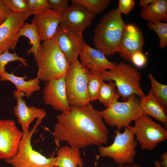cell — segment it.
Instances as JSON below:
<instances>
[{
	"label": "cell",
	"instance_id": "obj_20",
	"mask_svg": "<svg viewBox=\"0 0 167 167\" xmlns=\"http://www.w3.org/2000/svg\"><path fill=\"white\" fill-rule=\"evenodd\" d=\"M54 166L83 167V162L80 156L79 149L66 145L59 148Z\"/></svg>",
	"mask_w": 167,
	"mask_h": 167
},
{
	"label": "cell",
	"instance_id": "obj_1",
	"mask_svg": "<svg viewBox=\"0 0 167 167\" xmlns=\"http://www.w3.org/2000/svg\"><path fill=\"white\" fill-rule=\"evenodd\" d=\"M53 134L58 148L60 141L79 149L91 145L106 143L109 132L103 121L101 111L90 104L81 107L71 106L57 117Z\"/></svg>",
	"mask_w": 167,
	"mask_h": 167
},
{
	"label": "cell",
	"instance_id": "obj_13",
	"mask_svg": "<svg viewBox=\"0 0 167 167\" xmlns=\"http://www.w3.org/2000/svg\"><path fill=\"white\" fill-rule=\"evenodd\" d=\"M144 45L143 34L141 28L134 23L125 24L118 51L120 56L126 62L131 61L133 54L142 52Z\"/></svg>",
	"mask_w": 167,
	"mask_h": 167
},
{
	"label": "cell",
	"instance_id": "obj_12",
	"mask_svg": "<svg viewBox=\"0 0 167 167\" xmlns=\"http://www.w3.org/2000/svg\"><path fill=\"white\" fill-rule=\"evenodd\" d=\"M32 15L31 12L15 13L11 12L6 21L0 25V54L13 49L19 29Z\"/></svg>",
	"mask_w": 167,
	"mask_h": 167
},
{
	"label": "cell",
	"instance_id": "obj_10",
	"mask_svg": "<svg viewBox=\"0 0 167 167\" xmlns=\"http://www.w3.org/2000/svg\"><path fill=\"white\" fill-rule=\"evenodd\" d=\"M53 38L70 63L77 59L86 43L82 32L61 24Z\"/></svg>",
	"mask_w": 167,
	"mask_h": 167
},
{
	"label": "cell",
	"instance_id": "obj_23",
	"mask_svg": "<svg viewBox=\"0 0 167 167\" xmlns=\"http://www.w3.org/2000/svg\"><path fill=\"white\" fill-rule=\"evenodd\" d=\"M21 36H25L29 40V44L31 45L28 49L26 53L28 55L33 54L35 58L39 49L41 41L36 25L31 23L26 22L19 29L17 35L15 43V46L19 38Z\"/></svg>",
	"mask_w": 167,
	"mask_h": 167
},
{
	"label": "cell",
	"instance_id": "obj_7",
	"mask_svg": "<svg viewBox=\"0 0 167 167\" xmlns=\"http://www.w3.org/2000/svg\"><path fill=\"white\" fill-rule=\"evenodd\" d=\"M124 128L122 133L118 129L115 130L116 136L111 145L107 147L99 146L100 154L96 156V160L100 157H108L118 165L132 164L137 154L136 148L138 143L131 126Z\"/></svg>",
	"mask_w": 167,
	"mask_h": 167
},
{
	"label": "cell",
	"instance_id": "obj_34",
	"mask_svg": "<svg viewBox=\"0 0 167 167\" xmlns=\"http://www.w3.org/2000/svg\"><path fill=\"white\" fill-rule=\"evenodd\" d=\"M135 5L134 0H119L118 8L121 14H126L131 12Z\"/></svg>",
	"mask_w": 167,
	"mask_h": 167
},
{
	"label": "cell",
	"instance_id": "obj_30",
	"mask_svg": "<svg viewBox=\"0 0 167 167\" xmlns=\"http://www.w3.org/2000/svg\"><path fill=\"white\" fill-rule=\"evenodd\" d=\"M30 11L35 15L49 8L48 0H25Z\"/></svg>",
	"mask_w": 167,
	"mask_h": 167
},
{
	"label": "cell",
	"instance_id": "obj_29",
	"mask_svg": "<svg viewBox=\"0 0 167 167\" xmlns=\"http://www.w3.org/2000/svg\"><path fill=\"white\" fill-rule=\"evenodd\" d=\"M19 61L25 67L28 66L27 60L19 56L15 53H11L7 50L0 54V75L5 71V66L11 62Z\"/></svg>",
	"mask_w": 167,
	"mask_h": 167
},
{
	"label": "cell",
	"instance_id": "obj_5",
	"mask_svg": "<svg viewBox=\"0 0 167 167\" xmlns=\"http://www.w3.org/2000/svg\"><path fill=\"white\" fill-rule=\"evenodd\" d=\"M42 121L37 119L30 131L29 129L23 132L22 137L18 146L15 156L4 161L13 167H54L56 161L54 156L55 152L50 157L47 158L34 150L31 139L33 134L37 132V128Z\"/></svg>",
	"mask_w": 167,
	"mask_h": 167
},
{
	"label": "cell",
	"instance_id": "obj_32",
	"mask_svg": "<svg viewBox=\"0 0 167 167\" xmlns=\"http://www.w3.org/2000/svg\"><path fill=\"white\" fill-rule=\"evenodd\" d=\"M50 9L62 13L69 7L68 0H48Z\"/></svg>",
	"mask_w": 167,
	"mask_h": 167
},
{
	"label": "cell",
	"instance_id": "obj_36",
	"mask_svg": "<svg viewBox=\"0 0 167 167\" xmlns=\"http://www.w3.org/2000/svg\"><path fill=\"white\" fill-rule=\"evenodd\" d=\"M161 157L162 160L160 161V164L162 167H167V152L163 153L161 155Z\"/></svg>",
	"mask_w": 167,
	"mask_h": 167
},
{
	"label": "cell",
	"instance_id": "obj_2",
	"mask_svg": "<svg viewBox=\"0 0 167 167\" xmlns=\"http://www.w3.org/2000/svg\"><path fill=\"white\" fill-rule=\"evenodd\" d=\"M34 58L38 68L36 77L45 83L65 75L70 64L54 38L40 44Z\"/></svg>",
	"mask_w": 167,
	"mask_h": 167
},
{
	"label": "cell",
	"instance_id": "obj_16",
	"mask_svg": "<svg viewBox=\"0 0 167 167\" xmlns=\"http://www.w3.org/2000/svg\"><path fill=\"white\" fill-rule=\"evenodd\" d=\"M79 56L80 63L90 74L113 69L117 64L109 60L101 52L86 42Z\"/></svg>",
	"mask_w": 167,
	"mask_h": 167
},
{
	"label": "cell",
	"instance_id": "obj_39",
	"mask_svg": "<svg viewBox=\"0 0 167 167\" xmlns=\"http://www.w3.org/2000/svg\"><path fill=\"white\" fill-rule=\"evenodd\" d=\"M154 163L155 167H162L160 164V161H155Z\"/></svg>",
	"mask_w": 167,
	"mask_h": 167
},
{
	"label": "cell",
	"instance_id": "obj_40",
	"mask_svg": "<svg viewBox=\"0 0 167 167\" xmlns=\"http://www.w3.org/2000/svg\"><path fill=\"white\" fill-rule=\"evenodd\" d=\"M54 167H58V166H54Z\"/></svg>",
	"mask_w": 167,
	"mask_h": 167
},
{
	"label": "cell",
	"instance_id": "obj_26",
	"mask_svg": "<svg viewBox=\"0 0 167 167\" xmlns=\"http://www.w3.org/2000/svg\"><path fill=\"white\" fill-rule=\"evenodd\" d=\"M104 81L100 72L90 74L87 85V94L90 102L97 99L101 84Z\"/></svg>",
	"mask_w": 167,
	"mask_h": 167
},
{
	"label": "cell",
	"instance_id": "obj_8",
	"mask_svg": "<svg viewBox=\"0 0 167 167\" xmlns=\"http://www.w3.org/2000/svg\"><path fill=\"white\" fill-rule=\"evenodd\" d=\"M101 113L107 124L120 130L130 126L131 122L142 114L140 100L133 94L124 102H113Z\"/></svg>",
	"mask_w": 167,
	"mask_h": 167
},
{
	"label": "cell",
	"instance_id": "obj_15",
	"mask_svg": "<svg viewBox=\"0 0 167 167\" xmlns=\"http://www.w3.org/2000/svg\"><path fill=\"white\" fill-rule=\"evenodd\" d=\"M96 15L84 6L71 3V5L61 13L60 24L82 32L91 24Z\"/></svg>",
	"mask_w": 167,
	"mask_h": 167
},
{
	"label": "cell",
	"instance_id": "obj_31",
	"mask_svg": "<svg viewBox=\"0 0 167 167\" xmlns=\"http://www.w3.org/2000/svg\"><path fill=\"white\" fill-rule=\"evenodd\" d=\"M4 1L12 12L21 13L30 11L25 0H4Z\"/></svg>",
	"mask_w": 167,
	"mask_h": 167
},
{
	"label": "cell",
	"instance_id": "obj_28",
	"mask_svg": "<svg viewBox=\"0 0 167 167\" xmlns=\"http://www.w3.org/2000/svg\"><path fill=\"white\" fill-rule=\"evenodd\" d=\"M148 28L154 31L157 35L160 40V49L167 46V23L160 22H149L147 24Z\"/></svg>",
	"mask_w": 167,
	"mask_h": 167
},
{
	"label": "cell",
	"instance_id": "obj_27",
	"mask_svg": "<svg viewBox=\"0 0 167 167\" xmlns=\"http://www.w3.org/2000/svg\"><path fill=\"white\" fill-rule=\"evenodd\" d=\"M110 0H71V3L82 4L96 15L104 11L111 3Z\"/></svg>",
	"mask_w": 167,
	"mask_h": 167
},
{
	"label": "cell",
	"instance_id": "obj_37",
	"mask_svg": "<svg viewBox=\"0 0 167 167\" xmlns=\"http://www.w3.org/2000/svg\"><path fill=\"white\" fill-rule=\"evenodd\" d=\"M155 0H140L139 2V6L144 8L152 3Z\"/></svg>",
	"mask_w": 167,
	"mask_h": 167
},
{
	"label": "cell",
	"instance_id": "obj_11",
	"mask_svg": "<svg viewBox=\"0 0 167 167\" xmlns=\"http://www.w3.org/2000/svg\"><path fill=\"white\" fill-rule=\"evenodd\" d=\"M23 132L11 120H0V159L13 157L17 151Z\"/></svg>",
	"mask_w": 167,
	"mask_h": 167
},
{
	"label": "cell",
	"instance_id": "obj_21",
	"mask_svg": "<svg viewBox=\"0 0 167 167\" xmlns=\"http://www.w3.org/2000/svg\"><path fill=\"white\" fill-rule=\"evenodd\" d=\"M26 75L23 77H18L12 73H9L6 71L0 75V80L2 81H9L12 83L16 88L17 92H22L28 98L31 96L35 92L40 90V80L37 78L26 81L24 80Z\"/></svg>",
	"mask_w": 167,
	"mask_h": 167
},
{
	"label": "cell",
	"instance_id": "obj_18",
	"mask_svg": "<svg viewBox=\"0 0 167 167\" xmlns=\"http://www.w3.org/2000/svg\"><path fill=\"white\" fill-rule=\"evenodd\" d=\"M17 99V104L14 108V113L18 119V122L22 128L23 132L29 129L30 124L36 118L42 120L46 116V113L43 109L32 106L28 107L22 97L25 96L22 92L13 93Z\"/></svg>",
	"mask_w": 167,
	"mask_h": 167
},
{
	"label": "cell",
	"instance_id": "obj_17",
	"mask_svg": "<svg viewBox=\"0 0 167 167\" xmlns=\"http://www.w3.org/2000/svg\"><path fill=\"white\" fill-rule=\"evenodd\" d=\"M61 13L49 8L34 15L32 23L36 26L41 41L53 38L60 24Z\"/></svg>",
	"mask_w": 167,
	"mask_h": 167
},
{
	"label": "cell",
	"instance_id": "obj_33",
	"mask_svg": "<svg viewBox=\"0 0 167 167\" xmlns=\"http://www.w3.org/2000/svg\"><path fill=\"white\" fill-rule=\"evenodd\" d=\"M131 61L136 66L142 68L146 64L147 59L142 52L139 51L133 54L131 58Z\"/></svg>",
	"mask_w": 167,
	"mask_h": 167
},
{
	"label": "cell",
	"instance_id": "obj_14",
	"mask_svg": "<svg viewBox=\"0 0 167 167\" xmlns=\"http://www.w3.org/2000/svg\"><path fill=\"white\" fill-rule=\"evenodd\" d=\"M65 76L45 83L42 90L45 103L54 109L62 112L68 111L71 107L66 96Z\"/></svg>",
	"mask_w": 167,
	"mask_h": 167
},
{
	"label": "cell",
	"instance_id": "obj_38",
	"mask_svg": "<svg viewBox=\"0 0 167 167\" xmlns=\"http://www.w3.org/2000/svg\"><path fill=\"white\" fill-rule=\"evenodd\" d=\"M117 167H142L140 165L137 164H134L133 165H118Z\"/></svg>",
	"mask_w": 167,
	"mask_h": 167
},
{
	"label": "cell",
	"instance_id": "obj_6",
	"mask_svg": "<svg viewBox=\"0 0 167 167\" xmlns=\"http://www.w3.org/2000/svg\"><path fill=\"white\" fill-rule=\"evenodd\" d=\"M90 75L78 59L70 63L65 79L67 99L71 106L81 107L90 104L87 94Z\"/></svg>",
	"mask_w": 167,
	"mask_h": 167
},
{
	"label": "cell",
	"instance_id": "obj_3",
	"mask_svg": "<svg viewBox=\"0 0 167 167\" xmlns=\"http://www.w3.org/2000/svg\"><path fill=\"white\" fill-rule=\"evenodd\" d=\"M118 8L104 15L94 31L93 41L96 49L105 56L118 53L125 23Z\"/></svg>",
	"mask_w": 167,
	"mask_h": 167
},
{
	"label": "cell",
	"instance_id": "obj_35",
	"mask_svg": "<svg viewBox=\"0 0 167 167\" xmlns=\"http://www.w3.org/2000/svg\"><path fill=\"white\" fill-rule=\"evenodd\" d=\"M11 12L4 0H0V25L6 21Z\"/></svg>",
	"mask_w": 167,
	"mask_h": 167
},
{
	"label": "cell",
	"instance_id": "obj_19",
	"mask_svg": "<svg viewBox=\"0 0 167 167\" xmlns=\"http://www.w3.org/2000/svg\"><path fill=\"white\" fill-rule=\"evenodd\" d=\"M142 114L150 115L167 126V109L161 106L156 99L151 89L148 94L140 98Z\"/></svg>",
	"mask_w": 167,
	"mask_h": 167
},
{
	"label": "cell",
	"instance_id": "obj_24",
	"mask_svg": "<svg viewBox=\"0 0 167 167\" xmlns=\"http://www.w3.org/2000/svg\"><path fill=\"white\" fill-rule=\"evenodd\" d=\"M107 83L103 81L100 85L97 99L104 106L107 107L110 104L118 100L120 96L116 92L114 82L112 80Z\"/></svg>",
	"mask_w": 167,
	"mask_h": 167
},
{
	"label": "cell",
	"instance_id": "obj_22",
	"mask_svg": "<svg viewBox=\"0 0 167 167\" xmlns=\"http://www.w3.org/2000/svg\"><path fill=\"white\" fill-rule=\"evenodd\" d=\"M140 15L149 22L167 21V0H155L141 10Z\"/></svg>",
	"mask_w": 167,
	"mask_h": 167
},
{
	"label": "cell",
	"instance_id": "obj_25",
	"mask_svg": "<svg viewBox=\"0 0 167 167\" xmlns=\"http://www.w3.org/2000/svg\"><path fill=\"white\" fill-rule=\"evenodd\" d=\"M151 85V89L158 103L163 107L167 108V85L157 81L152 75H148Z\"/></svg>",
	"mask_w": 167,
	"mask_h": 167
},
{
	"label": "cell",
	"instance_id": "obj_4",
	"mask_svg": "<svg viewBox=\"0 0 167 167\" xmlns=\"http://www.w3.org/2000/svg\"><path fill=\"white\" fill-rule=\"evenodd\" d=\"M100 73L104 81L112 80L114 82L116 92L124 101L133 94L140 98L145 95L140 84V74L130 65L121 62L114 69Z\"/></svg>",
	"mask_w": 167,
	"mask_h": 167
},
{
	"label": "cell",
	"instance_id": "obj_9",
	"mask_svg": "<svg viewBox=\"0 0 167 167\" xmlns=\"http://www.w3.org/2000/svg\"><path fill=\"white\" fill-rule=\"evenodd\" d=\"M135 122L134 125L131 126V128L143 149L152 151L159 143L167 139L166 128L148 116L142 114Z\"/></svg>",
	"mask_w": 167,
	"mask_h": 167
}]
</instances>
